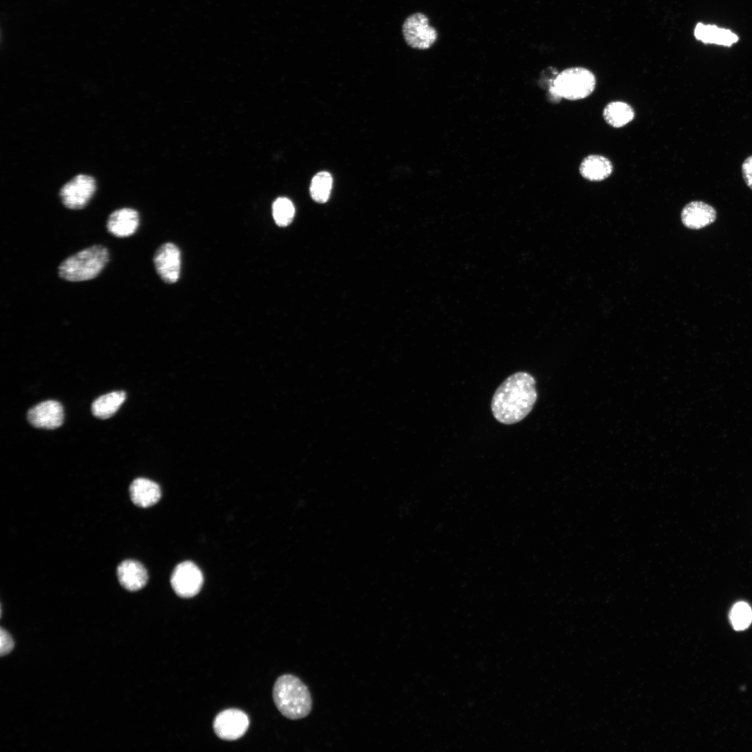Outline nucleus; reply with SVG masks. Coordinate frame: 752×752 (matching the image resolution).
<instances>
[{
    "mask_svg": "<svg viewBox=\"0 0 752 752\" xmlns=\"http://www.w3.org/2000/svg\"><path fill=\"white\" fill-rule=\"evenodd\" d=\"M595 86V76L590 70L572 67L557 74L549 85V93L551 100H579L591 95Z\"/></svg>",
    "mask_w": 752,
    "mask_h": 752,
    "instance_id": "4",
    "label": "nucleus"
},
{
    "mask_svg": "<svg viewBox=\"0 0 752 752\" xmlns=\"http://www.w3.org/2000/svg\"><path fill=\"white\" fill-rule=\"evenodd\" d=\"M95 189V180L92 176L79 174L61 187L59 196L65 207L70 210H79L88 204Z\"/></svg>",
    "mask_w": 752,
    "mask_h": 752,
    "instance_id": "6",
    "label": "nucleus"
},
{
    "mask_svg": "<svg viewBox=\"0 0 752 752\" xmlns=\"http://www.w3.org/2000/svg\"><path fill=\"white\" fill-rule=\"evenodd\" d=\"M117 576L120 585L130 591L143 588L148 580L145 567L140 562L131 559L125 560L118 565Z\"/></svg>",
    "mask_w": 752,
    "mask_h": 752,
    "instance_id": "13",
    "label": "nucleus"
},
{
    "mask_svg": "<svg viewBox=\"0 0 752 752\" xmlns=\"http://www.w3.org/2000/svg\"><path fill=\"white\" fill-rule=\"evenodd\" d=\"M249 726L248 716L237 709H228L217 715L213 722L215 734L221 739L233 741L242 737Z\"/></svg>",
    "mask_w": 752,
    "mask_h": 752,
    "instance_id": "8",
    "label": "nucleus"
},
{
    "mask_svg": "<svg viewBox=\"0 0 752 752\" xmlns=\"http://www.w3.org/2000/svg\"><path fill=\"white\" fill-rule=\"evenodd\" d=\"M272 694L276 708L288 719H303L311 712L313 703L310 691L294 675L280 676L274 683Z\"/></svg>",
    "mask_w": 752,
    "mask_h": 752,
    "instance_id": "2",
    "label": "nucleus"
},
{
    "mask_svg": "<svg viewBox=\"0 0 752 752\" xmlns=\"http://www.w3.org/2000/svg\"><path fill=\"white\" fill-rule=\"evenodd\" d=\"M126 398L123 391H113L95 399L91 405L93 414L102 419L112 416Z\"/></svg>",
    "mask_w": 752,
    "mask_h": 752,
    "instance_id": "18",
    "label": "nucleus"
},
{
    "mask_svg": "<svg viewBox=\"0 0 752 752\" xmlns=\"http://www.w3.org/2000/svg\"><path fill=\"white\" fill-rule=\"evenodd\" d=\"M153 263L157 273L167 283H175L180 276L181 257L178 247L167 242L155 251Z\"/></svg>",
    "mask_w": 752,
    "mask_h": 752,
    "instance_id": "9",
    "label": "nucleus"
},
{
    "mask_svg": "<svg viewBox=\"0 0 752 752\" xmlns=\"http://www.w3.org/2000/svg\"><path fill=\"white\" fill-rule=\"evenodd\" d=\"M139 224L138 212L133 208L123 207L109 214L107 221V228L116 237H125L134 234Z\"/></svg>",
    "mask_w": 752,
    "mask_h": 752,
    "instance_id": "11",
    "label": "nucleus"
},
{
    "mask_svg": "<svg viewBox=\"0 0 752 752\" xmlns=\"http://www.w3.org/2000/svg\"><path fill=\"white\" fill-rule=\"evenodd\" d=\"M332 182V177L329 172L321 171L318 173L313 178L311 182L310 194L311 198L315 202L320 203L327 202L330 196Z\"/></svg>",
    "mask_w": 752,
    "mask_h": 752,
    "instance_id": "19",
    "label": "nucleus"
},
{
    "mask_svg": "<svg viewBox=\"0 0 752 752\" xmlns=\"http://www.w3.org/2000/svg\"><path fill=\"white\" fill-rule=\"evenodd\" d=\"M537 398L534 377L528 373L517 372L496 389L491 402L492 412L499 423L515 424L529 414Z\"/></svg>",
    "mask_w": 752,
    "mask_h": 752,
    "instance_id": "1",
    "label": "nucleus"
},
{
    "mask_svg": "<svg viewBox=\"0 0 752 752\" xmlns=\"http://www.w3.org/2000/svg\"><path fill=\"white\" fill-rule=\"evenodd\" d=\"M730 619L735 630H744L752 622V609L744 602H737L730 611Z\"/></svg>",
    "mask_w": 752,
    "mask_h": 752,
    "instance_id": "21",
    "label": "nucleus"
},
{
    "mask_svg": "<svg viewBox=\"0 0 752 752\" xmlns=\"http://www.w3.org/2000/svg\"><path fill=\"white\" fill-rule=\"evenodd\" d=\"M203 583V577L201 570L191 561L178 564L171 577L173 590L178 596L184 598L191 597L198 594Z\"/></svg>",
    "mask_w": 752,
    "mask_h": 752,
    "instance_id": "7",
    "label": "nucleus"
},
{
    "mask_svg": "<svg viewBox=\"0 0 752 752\" xmlns=\"http://www.w3.org/2000/svg\"><path fill=\"white\" fill-rule=\"evenodd\" d=\"M64 418L62 405L54 400L41 402L31 408L27 419L36 428L55 429L60 427Z\"/></svg>",
    "mask_w": 752,
    "mask_h": 752,
    "instance_id": "10",
    "label": "nucleus"
},
{
    "mask_svg": "<svg viewBox=\"0 0 752 752\" xmlns=\"http://www.w3.org/2000/svg\"><path fill=\"white\" fill-rule=\"evenodd\" d=\"M14 648V641L10 635L3 628L0 632V653L4 656L10 653Z\"/></svg>",
    "mask_w": 752,
    "mask_h": 752,
    "instance_id": "22",
    "label": "nucleus"
},
{
    "mask_svg": "<svg viewBox=\"0 0 752 752\" xmlns=\"http://www.w3.org/2000/svg\"><path fill=\"white\" fill-rule=\"evenodd\" d=\"M742 173L745 183L752 190V155L743 162Z\"/></svg>",
    "mask_w": 752,
    "mask_h": 752,
    "instance_id": "23",
    "label": "nucleus"
},
{
    "mask_svg": "<svg viewBox=\"0 0 752 752\" xmlns=\"http://www.w3.org/2000/svg\"><path fill=\"white\" fill-rule=\"evenodd\" d=\"M402 34L407 44L418 49L431 47L438 36L437 30L430 25L428 17L421 13H414L405 20Z\"/></svg>",
    "mask_w": 752,
    "mask_h": 752,
    "instance_id": "5",
    "label": "nucleus"
},
{
    "mask_svg": "<svg viewBox=\"0 0 752 752\" xmlns=\"http://www.w3.org/2000/svg\"><path fill=\"white\" fill-rule=\"evenodd\" d=\"M694 36L697 40L704 43H713L727 47L731 46L739 40L738 36L729 29L702 23L696 24Z\"/></svg>",
    "mask_w": 752,
    "mask_h": 752,
    "instance_id": "16",
    "label": "nucleus"
},
{
    "mask_svg": "<svg viewBox=\"0 0 752 752\" xmlns=\"http://www.w3.org/2000/svg\"><path fill=\"white\" fill-rule=\"evenodd\" d=\"M129 490L132 501L141 508H148L155 505L162 496L159 485L145 478L134 480L130 484Z\"/></svg>",
    "mask_w": 752,
    "mask_h": 752,
    "instance_id": "14",
    "label": "nucleus"
},
{
    "mask_svg": "<svg viewBox=\"0 0 752 752\" xmlns=\"http://www.w3.org/2000/svg\"><path fill=\"white\" fill-rule=\"evenodd\" d=\"M109 260L107 247L93 245L63 260L58 267V274L62 279L71 282L91 280L100 274Z\"/></svg>",
    "mask_w": 752,
    "mask_h": 752,
    "instance_id": "3",
    "label": "nucleus"
},
{
    "mask_svg": "<svg viewBox=\"0 0 752 752\" xmlns=\"http://www.w3.org/2000/svg\"><path fill=\"white\" fill-rule=\"evenodd\" d=\"M272 214L278 226L281 227L287 226L294 218V205L291 201L287 198H278L273 203Z\"/></svg>",
    "mask_w": 752,
    "mask_h": 752,
    "instance_id": "20",
    "label": "nucleus"
},
{
    "mask_svg": "<svg viewBox=\"0 0 752 752\" xmlns=\"http://www.w3.org/2000/svg\"><path fill=\"white\" fill-rule=\"evenodd\" d=\"M580 175L591 182H600L608 178L613 173L611 162L606 157L592 154L585 157L579 165Z\"/></svg>",
    "mask_w": 752,
    "mask_h": 752,
    "instance_id": "15",
    "label": "nucleus"
},
{
    "mask_svg": "<svg viewBox=\"0 0 752 752\" xmlns=\"http://www.w3.org/2000/svg\"><path fill=\"white\" fill-rule=\"evenodd\" d=\"M605 122L614 128H620L630 122L635 117L632 107L622 101H612L604 108L602 112Z\"/></svg>",
    "mask_w": 752,
    "mask_h": 752,
    "instance_id": "17",
    "label": "nucleus"
},
{
    "mask_svg": "<svg viewBox=\"0 0 752 752\" xmlns=\"http://www.w3.org/2000/svg\"><path fill=\"white\" fill-rule=\"evenodd\" d=\"M716 218L715 209L703 201L687 203L681 212V220L690 229H700L712 224Z\"/></svg>",
    "mask_w": 752,
    "mask_h": 752,
    "instance_id": "12",
    "label": "nucleus"
}]
</instances>
